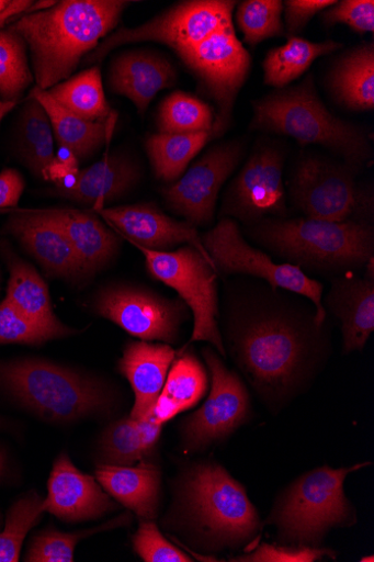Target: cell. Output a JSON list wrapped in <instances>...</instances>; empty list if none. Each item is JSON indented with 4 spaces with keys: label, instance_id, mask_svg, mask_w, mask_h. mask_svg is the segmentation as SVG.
<instances>
[{
    "label": "cell",
    "instance_id": "obj_9",
    "mask_svg": "<svg viewBox=\"0 0 374 562\" xmlns=\"http://www.w3.org/2000/svg\"><path fill=\"white\" fill-rule=\"evenodd\" d=\"M202 244L213 266L224 276H249L308 299L316 310L318 323L325 324L328 315L324 304L325 285L310 279L305 272L288 263L277 265L270 255L251 247L242 237L238 224L223 218L205 233Z\"/></svg>",
    "mask_w": 374,
    "mask_h": 562
},
{
    "label": "cell",
    "instance_id": "obj_8",
    "mask_svg": "<svg viewBox=\"0 0 374 562\" xmlns=\"http://www.w3.org/2000/svg\"><path fill=\"white\" fill-rule=\"evenodd\" d=\"M136 247L144 255L149 274L174 289L192 311L194 328L190 344L207 341L227 357L218 323V272L211 259L191 245L174 251Z\"/></svg>",
    "mask_w": 374,
    "mask_h": 562
},
{
    "label": "cell",
    "instance_id": "obj_48",
    "mask_svg": "<svg viewBox=\"0 0 374 562\" xmlns=\"http://www.w3.org/2000/svg\"><path fill=\"white\" fill-rule=\"evenodd\" d=\"M18 101H4L0 99V124L18 106Z\"/></svg>",
    "mask_w": 374,
    "mask_h": 562
},
{
    "label": "cell",
    "instance_id": "obj_20",
    "mask_svg": "<svg viewBox=\"0 0 374 562\" xmlns=\"http://www.w3.org/2000/svg\"><path fill=\"white\" fill-rule=\"evenodd\" d=\"M177 80L173 64L151 49L125 50L111 64L112 91L128 98L140 115H145L159 91L173 87Z\"/></svg>",
    "mask_w": 374,
    "mask_h": 562
},
{
    "label": "cell",
    "instance_id": "obj_15",
    "mask_svg": "<svg viewBox=\"0 0 374 562\" xmlns=\"http://www.w3.org/2000/svg\"><path fill=\"white\" fill-rule=\"evenodd\" d=\"M242 151L236 140L209 148L179 181L163 189L168 206L194 227L211 224L220 190L239 165Z\"/></svg>",
    "mask_w": 374,
    "mask_h": 562
},
{
    "label": "cell",
    "instance_id": "obj_39",
    "mask_svg": "<svg viewBox=\"0 0 374 562\" xmlns=\"http://www.w3.org/2000/svg\"><path fill=\"white\" fill-rule=\"evenodd\" d=\"M99 454L104 465L134 467L145 454L137 420L131 417L106 427L99 440Z\"/></svg>",
    "mask_w": 374,
    "mask_h": 562
},
{
    "label": "cell",
    "instance_id": "obj_42",
    "mask_svg": "<svg viewBox=\"0 0 374 562\" xmlns=\"http://www.w3.org/2000/svg\"><path fill=\"white\" fill-rule=\"evenodd\" d=\"M134 549L145 562H192L190 555L168 541L154 520H141L135 535Z\"/></svg>",
    "mask_w": 374,
    "mask_h": 562
},
{
    "label": "cell",
    "instance_id": "obj_6",
    "mask_svg": "<svg viewBox=\"0 0 374 562\" xmlns=\"http://www.w3.org/2000/svg\"><path fill=\"white\" fill-rule=\"evenodd\" d=\"M365 462L348 469H315L294 481L277 498L267 524L277 530L282 546L320 548L336 528L356 524V513L345 495L351 473L369 467Z\"/></svg>",
    "mask_w": 374,
    "mask_h": 562
},
{
    "label": "cell",
    "instance_id": "obj_24",
    "mask_svg": "<svg viewBox=\"0 0 374 562\" xmlns=\"http://www.w3.org/2000/svg\"><path fill=\"white\" fill-rule=\"evenodd\" d=\"M0 251L4 255L10 271L5 299L25 317L50 331L57 339L77 333L63 324L53 312L47 284L38 272L18 257L8 243L0 241Z\"/></svg>",
    "mask_w": 374,
    "mask_h": 562
},
{
    "label": "cell",
    "instance_id": "obj_53",
    "mask_svg": "<svg viewBox=\"0 0 374 562\" xmlns=\"http://www.w3.org/2000/svg\"><path fill=\"white\" fill-rule=\"evenodd\" d=\"M2 524H3L2 516H0V529H2V526H3Z\"/></svg>",
    "mask_w": 374,
    "mask_h": 562
},
{
    "label": "cell",
    "instance_id": "obj_38",
    "mask_svg": "<svg viewBox=\"0 0 374 562\" xmlns=\"http://www.w3.org/2000/svg\"><path fill=\"white\" fill-rule=\"evenodd\" d=\"M128 516L121 517L100 527L78 531L61 532L55 528H49L34 536L25 561L29 562H72L75 560V550L80 540L86 539L98 532L112 530L126 524Z\"/></svg>",
    "mask_w": 374,
    "mask_h": 562
},
{
    "label": "cell",
    "instance_id": "obj_30",
    "mask_svg": "<svg viewBox=\"0 0 374 562\" xmlns=\"http://www.w3.org/2000/svg\"><path fill=\"white\" fill-rule=\"evenodd\" d=\"M55 133L39 102L29 95L16 126L19 158L37 178L45 180L48 167L55 162Z\"/></svg>",
    "mask_w": 374,
    "mask_h": 562
},
{
    "label": "cell",
    "instance_id": "obj_19",
    "mask_svg": "<svg viewBox=\"0 0 374 562\" xmlns=\"http://www.w3.org/2000/svg\"><path fill=\"white\" fill-rule=\"evenodd\" d=\"M4 232L15 237L47 274L67 279L83 274L71 243L45 210L12 212Z\"/></svg>",
    "mask_w": 374,
    "mask_h": 562
},
{
    "label": "cell",
    "instance_id": "obj_11",
    "mask_svg": "<svg viewBox=\"0 0 374 562\" xmlns=\"http://www.w3.org/2000/svg\"><path fill=\"white\" fill-rule=\"evenodd\" d=\"M355 171L317 157L297 165L291 183L295 206L307 218L343 222H369L374 211L373 192L358 184Z\"/></svg>",
    "mask_w": 374,
    "mask_h": 562
},
{
    "label": "cell",
    "instance_id": "obj_16",
    "mask_svg": "<svg viewBox=\"0 0 374 562\" xmlns=\"http://www.w3.org/2000/svg\"><path fill=\"white\" fill-rule=\"evenodd\" d=\"M284 156L272 146L253 153L233 181L224 199L222 215L257 223L267 215L287 212L283 182Z\"/></svg>",
    "mask_w": 374,
    "mask_h": 562
},
{
    "label": "cell",
    "instance_id": "obj_12",
    "mask_svg": "<svg viewBox=\"0 0 374 562\" xmlns=\"http://www.w3.org/2000/svg\"><path fill=\"white\" fill-rule=\"evenodd\" d=\"M233 0H186L134 29H120L100 42L86 65L101 63L115 48L140 42L169 46L180 55L223 26L233 23Z\"/></svg>",
    "mask_w": 374,
    "mask_h": 562
},
{
    "label": "cell",
    "instance_id": "obj_25",
    "mask_svg": "<svg viewBox=\"0 0 374 562\" xmlns=\"http://www.w3.org/2000/svg\"><path fill=\"white\" fill-rule=\"evenodd\" d=\"M64 231L82 266L83 274L110 265L118 254L122 239L92 213L72 207L45 210Z\"/></svg>",
    "mask_w": 374,
    "mask_h": 562
},
{
    "label": "cell",
    "instance_id": "obj_2",
    "mask_svg": "<svg viewBox=\"0 0 374 562\" xmlns=\"http://www.w3.org/2000/svg\"><path fill=\"white\" fill-rule=\"evenodd\" d=\"M126 0L38 2L8 26L25 41L36 87L48 90L70 78L117 27Z\"/></svg>",
    "mask_w": 374,
    "mask_h": 562
},
{
    "label": "cell",
    "instance_id": "obj_17",
    "mask_svg": "<svg viewBox=\"0 0 374 562\" xmlns=\"http://www.w3.org/2000/svg\"><path fill=\"white\" fill-rule=\"evenodd\" d=\"M42 507L44 513L65 522H81L101 518L118 506L93 477L79 471L69 454L63 452L53 464Z\"/></svg>",
    "mask_w": 374,
    "mask_h": 562
},
{
    "label": "cell",
    "instance_id": "obj_18",
    "mask_svg": "<svg viewBox=\"0 0 374 562\" xmlns=\"http://www.w3.org/2000/svg\"><path fill=\"white\" fill-rule=\"evenodd\" d=\"M97 213L135 246L155 251H170L178 245L189 244L209 258L196 228L188 222L171 218L154 202L102 209Z\"/></svg>",
    "mask_w": 374,
    "mask_h": 562
},
{
    "label": "cell",
    "instance_id": "obj_10",
    "mask_svg": "<svg viewBox=\"0 0 374 562\" xmlns=\"http://www.w3.org/2000/svg\"><path fill=\"white\" fill-rule=\"evenodd\" d=\"M178 57L206 95L216 102L211 139L222 137L231 125L237 97L251 69V57L238 38L234 23L182 50Z\"/></svg>",
    "mask_w": 374,
    "mask_h": 562
},
{
    "label": "cell",
    "instance_id": "obj_34",
    "mask_svg": "<svg viewBox=\"0 0 374 562\" xmlns=\"http://www.w3.org/2000/svg\"><path fill=\"white\" fill-rule=\"evenodd\" d=\"M213 122L215 115L206 102L183 91L169 94L157 116L159 133L163 134L211 133Z\"/></svg>",
    "mask_w": 374,
    "mask_h": 562
},
{
    "label": "cell",
    "instance_id": "obj_29",
    "mask_svg": "<svg viewBox=\"0 0 374 562\" xmlns=\"http://www.w3.org/2000/svg\"><path fill=\"white\" fill-rule=\"evenodd\" d=\"M207 389L205 369L193 352H184L173 362L162 393L152 407V416L159 424L165 425L194 407L204 397Z\"/></svg>",
    "mask_w": 374,
    "mask_h": 562
},
{
    "label": "cell",
    "instance_id": "obj_3",
    "mask_svg": "<svg viewBox=\"0 0 374 562\" xmlns=\"http://www.w3.org/2000/svg\"><path fill=\"white\" fill-rule=\"evenodd\" d=\"M252 109V130L286 135L301 145L327 147L355 172L372 159L366 132L326 108L317 94L313 75L297 86L276 89L253 101Z\"/></svg>",
    "mask_w": 374,
    "mask_h": 562
},
{
    "label": "cell",
    "instance_id": "obj_45",
    "mask_svg": "<svg viewBox=\"0 0 374 562\" xmlns=\"http://www.w3.org/2000/svg\"><path fill=\"white\" fill-rule=\"evenodd\" d=\"M22 175L14 169L0 172V210L16 207L24 192Z\"/></svg>",
    "mask_w": 374,
    "mask_h": 562
},
{
    "label": "cell",
    "instance_id": "obj_47",
    "mask_svg": "<svg viewBox=\"0 0 374 562\" xmlns=\"http://www.w3.org/2000/svg\"><path fill=\"white\" fill-rule=\"evenodd\" d=\"M79 171V160L71 155L67 158H58L53 162L45 176V181L55 182L56 186L63 184L69 178L76 176Z\"/></svg>",
    "mask_w": 374,
    "mask_h": 562
},
{
    "label": "cell",
    "instance_id": "obj_43",
    "mask_svg": "<svg viewBox=\"0 0 374 562\" xmlns=\"http://www.w3.org/2000/svg\"><path fill=\"white\" fill-rule=\"evenodd\" d=\"M329 557L336 559L333 550L326 548L273 546L262 543L252 553L233 558L235 562H314Z\"/></svg>",
    "mask_w": 374,
    "mask_h": 562
},
{
    "label": "cell",
    "instance_id": "obj_1",
    "mask_svg": "<svg viewBox=\"0 0 374 562\" xmlns=\"http://www.w3.org/2000/svg\"><path fill=\"white\" fill-rule=\"evenodd\" d=\"M305 300L261 280L226 284L227 356L273 412L304 393L332 353L328 322L318 323L315 306Z\"/></svg>",
    "mask_w": 374,
    "mask_h": 562
},
{
    "label": "cell",
    "instance_id": "obj_36",
    "mask_svg": "<svg viewBox=\"0 0 374 562\" xmlns=\"http://www.w3.org/2000/svg\"><path fill=\"white\" fill-rule=\"evenodd\" d=\"M281 0H246L238 5L236 20L249 46L286 35Z\"/></svg>",
    "mask_w": 374,
    "mask_h": 562
},
{
    "label": "cell",
    "instance_id": "obj_33",
    "mask_svg": "<svg viewBox=\"0 0 374 562\" xmlns=\"http://www.w3.org/2000/svg\"><path fill=\"white\" fill-rule=\"evenodd\" d=\"M211 133L152 134L145 148L157 179L173 182L181 178L201 149L211 142Z\"/></svg>",
    "mask_w": 374,
    "mask_h": 562
},
{
    "label": "cell",
    "instance_id": "obj_51",
    "mask_svg": "<svg viewBox=\"0 0 374 562\" xmlns=\"http://www.w3.org/2000/svg\"><path fill=\"white\" fill-rule=\"evenodd\" d=\"M361 562H373L374 561V557L373 555H370V557H364V558H361L360 560Z\"/></svg>",
    "mask_w": 374,
    "mask_h": 562
},
{
    "label": "cell",
    "instance_id": "obj_37",
    "mask_svg": "<svg viewBox=\"0 0 374 562\" xmlns=\"http://www.w3.org/2000/svg\"><path fill=\"white\" fill-rule=\"evenodd\" d=\"M43 498L35 492L21 497L9 510L7 525L0 531V562H18L27 533L44 514Z\"/></svg>",
    "mask_w": 374,
    "mask_h": 562
},
{
    "label": "cell",
    "instance_id": "obj_32",
    "mask_svg": "<svg viewBox=\"0 0 374 562\" xmlns=\"http://www.w3.org/2000/svg\"><path fill=\"white\" fill-rule=\"evenodd\" d=\"M46 91L59 105L84 121L110 123L117 120L106 101L98 67L86 69Z\"/></svg>",
    "mask_w": 374,
    "mask_h": 562
},
{
    "label": "cell",
    "instance_id": "obj_52",
    "mask_svg": "<svg viewBox=\"0 0 374 562\" xmlns=\"http://www.w3.org/2000/svg\"><path fill=\"white\" fill-rule=\"evenodd\" d=\"M3 427H4V422H3V419H2V418H0V430H2V429H3Z\"/></svg>",
    "mask_w": 374,
    "mask_h": 562
},
{
    "label": "cell",
    "instance_id": "obj_50",
    "mask_svg": "<svg viewBox=\"0 0 374 562\" xmlns=\"http://www.w3.org/2000/svg\"><path fill=\"white\" fill-rule=\"evenodd\" d=\"M12 2L9 0H0V15H2L11 5Z\"/></svg>",
    "mask_w": 374,
    "mask_h": 562
},
{
    "label": "cell",
    "instance_id": "obj_35",
    "mask_svg": "<svg viewBox=\"0 0 374 562\" xmlns=\"http://www.w3.org/2000/svg\"><path fill=\"white\" fill-rule=\"evenodd\" d=\"M23 37L9 26L0 29V99L18 101L33 83L34 76Z\"/></svg>",
    "mask_w": 374,
    "mask_h": 562
},
{
    "label": "cell",
    "instance_id": "obj_7",
    "mask_svg": "<svg viewBox=\"0 0 374 562\" xmlns=\"http://www.w3.org/2000/svg\"><path fill=\"white\" fill-rule=\"evenodd\" d=\"M180 497L191 528L208 548H240L261 530L245 486L219 464L191 469L182 480Z\"/></svg>",
    "mask_w": 374,
    "mask_h": 562
},
{
    "label": "cell",
    "instance_id": "obj_27",
    "mask_svg": "<svg viewBox=\"0 0 374 562\" xmlns=\"http://www.w3.org/2000/svg\"><path fill=\"white\" fill-rule=\"evenodd\" d=\"M329 86L341 105L354 112L374 109V44L366 42L347 50L331 68Z\"/></svg>",
    "mask_w": 374,
    "mask_h": 562
},
{
    "label": "cell",
    "instance_id": "obj_23",
    "mask_svg": "<svg viewBox=\"0 0 374 562\" xmlns=\"http://www.w3.org/2000/svg\"><path fill=\"white\" fill-rule=\"evenodd\" d=\"M140 178L138 165L129 157L116 153L78 171L69 178L72 179V183L56 187L53 192L75 202L88 204L97 212L104 209L105 203L126 195L137 186Z\"/></svg>",
    "mask_w": 374,
    "mask_h": 562
},
{
    "label": "cell",
    "instance_id": "obj_22",
    "mask_svg": "<svg viewBox=\"0 0 374 562\" xmlns=\"http://www.w3.org/2000/svg\"><path fill=\"white\" fill-rule=\"evenodd\" d=\"M175 359L177 351L169 344L140 340L131 341L125 347L118 370L135 394L132 419L140 420L151 412Z\"/></svg>",
    "mask_w": 374,
    "mask_h": 562
},
{
    "label": "cell",
    "instance_id": "obj_49",
    "mask_svg": "<svg viewBox=\"0 0 374 562\" xmlns=\"http://www.w3.org/2000/svg\"><path fill=\"white\" fill-rule=\"evenodd\" d=\"M8 470V456L7 452L0 448V480L3 479Z\"/></svg>",
    "mask_w": 374,
    "mask_h": 562
},
{
    "label": "cell",
    "instance_id": "obj_5",
    "mask_svg": "<svg viewBox=\"0 0 374 562\" xmlns=\"http://www.w3.org/2000/svg\"><path fill=\"white\" fill-rule=\"evenodd\" d=\"M252 236L288 265L313 271L362 268L374 258V228L369 222L262 221Z\"/></svg>",
    "mask_w": 374,
    "mask_h": 562
},
{
    "label": "cell",
    "instance_id": "obj_41",
    "mask_svg": "<svg viewBox=\"0 0 374 562\" xmlns=\"http://www.w3.org/2000/svg\"><path fill=\"white\" fill-rule=\"evenodd\" d=\"M319 20L326 26L344 24L359 35L374 33L373 0H342L319 13Z\"/></svg>",
    "mask_w": 374,
    "mask_h": 562
},
{
    "label": "cell",
    "instance_id": "obj_28",
    "mask_svg": "<svg viewBox=\"0 0 374 562\" xmlns=\"http://www.w3.org/2000/svg\"><path fill=\"white\" fill-rule=\"evenodd\" d=\"M29 95L35 98L46 112L59 145L79 161L93 156L114 133L117 120L110 123L84 121L64 109L46 90L36 86Z\"/></svg>",
    "mask_w": 374,
    "mask_h": 562
},
{
    "label": "cell",
    "instance_id": "obj_31",
    "mask_svg": "<svg viewBox=\"0 0 374 562\" xmlns=\"http://www.w3.org/2000/svg\"><path fill=\"white\" fill-rule=\"evenodd\" d=\"M343 44L329 40L314 43L306 38L294 36L288 42L275 47L267 54L263 67V82L276 89H284L301 78L320 57L337 53Z\"/></svg>",
    "mask_w": 374,
    "mask_h": 562
},
{
    "label": "cell",
    "instance_id": "obj_46",
    "mask_svg": "<svg viewBox=\"0 0 374 562\" xmlns=\"http://www.w3.org/2000/svg\"><path fill=\"white\" fill-rule=\"evenodd\" d=\"M137 423L144 454L150 456L162 435L163 425L155 419L151 412Z\"/></svg>",
    "mask_w": 374,
    "mask_h": 562
},
{
    "label": "cell",
    "instance_id": "obj_26",
    "mask_svg": "<svg viewBox=\"0 0 374 562\" xmlns=\"http://www.w3.org/2000/svg\"><path fill=\"white\" fill-rule=\"evenodd\" d=\"M95 477L101 487L141 520L157 516L162 473L147 462L138 467L99 465Z\"/></svg>",
    "mask_w": 374,
    "mask_h": 562
},
{
    "label": "cell",
    "instance_id": "obj_13",
    "mask_svg": "<svg viewBox=\"0 0 374 562\" xmlns=\"http://www.w3.org/2000/svg\"><path fill=\"white\" fill-rule=\"evenodd\" d=\"M202 355L211 374V390L205 403L183 423L188 451L225 440L251 418L250 394L240 376L212 348L204 347Z\"/></svg>",
    "mask_w": 374,
    "mask_h": 562
},
{
    "label": "cell",
    "instance_id": "obj_4",
    "mask_svg": "<svg viewBox=\"0 0 374 562\" xmlns=\"http://www.w3.org/2000/svg\"><path fill=\"white\" fill-rule=\"evenodd\" d=\"M0 385L48 423H73L109 415L115 392L105 382L37 359L0 363Z\"/></svg>",
    "mask_w": 374,
    "mask_h": 562
},
{
    "label": "cell",
    "instance_id": "obj_40",
    "mask_svg": "<svg viewBox=\"0 0 374 562\" xmlns=\"http://www.w3.org/2000/svg\"><path fill=\"white\" fill-rule=\"evenodd\" d=\"M50 339L57 337L25 317L7 299L0 303V345L38 346Z\"/></svg>",
    "mask_w": 374,
    "mask_h": 562
},
{
    "label": "cell",
    "instance_id": "obj_21",
    "mask_svg": "<svg viewBox=\"0 0 374 562\" xmlns=\"http://www.w3.org/2000/svg\"><path fill=\"white\" fill-rule=\"evenodd\" d=\"M364 278L336 279L326 297L327 308L341 323L343 352L361 351L374 330V258Z\"/></svg>",
    "mask_w": 374,
    "mask_h": 562
},
{
    "label": "cell",
    "instance_id": "obj_44",
    "mask_svg": "<svg viewBox=\"0 0 374 562\" xmlns=\"http://www.w3.org/2000/svg\"><path fill=\"white\" fill-rule=\"evenodd\" d=\"M284 4L285 32L297 36L315 15L336 4V0H286Z\"/></svg>",
    "mask_w": 374,
    "mask_h": 562
},
{
    "label": "cell",
    "instance_id": "obj_14",
    "mask_svg": "<svg viewBox=\"0 0 374 562\" xmlns=\"http://www.w3.org/2000/svg\"><path fill=\"white\" fill-rule=\"evenodd\" d=\"M94 310L136 338L169 345L178 341L181 326L188 319V305L181 299L170 300L131 284L102 289Z\"/></svg>",
    "mask_w": 374,
    "mask_h": 562
}]
</instances>
